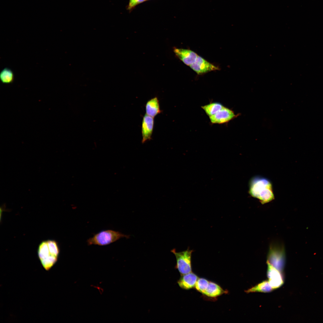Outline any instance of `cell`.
Instances as JSON below:
<instances>
[{"mask_svg":"<svg viewBox=\"0 0 323 323\" xmlns=\"http://www.w3.org/2000/svg\"><path fill=\"white\" fill-rule=\"evenodd\" d=\"M249 193L252 197L258 199L262 204L268 203L275 198L271 182L267 179L259 176H254L250 180Z\"/></svg>","mask_w":323,"mask_h":323,"instance_id":"cell-1","label":"cell"},{"mask_svg":"<svg viewBox=\"0 0 323 323\" xmlns=\"http://www.w3.org/2000/svg\"><path fill=\"white\" fill-rule=\"evenodd\" d=\"M286 261L284 246L282 244L272 243L269 246L266 263L283 273Z\"/></svg>","mask_w":323,"mask_h":323,"instance_id":"cell-2","label":"cell"},{"mask_svg":"<svg viewBox=\"0 0 323 323\" xmlns=\"http://www.w3.org/2000/svg\"><path fill=\"white\" fill-rule=\"evenodd\" d=\"M38 258L44 268L49 270L57 260L59 252L50 246L45 240L42 242L38 249Z\"/></svg>","mask_w":323,"mask_h":323,"instance_id":"cell-3","label":"cell"},{"mask_svg":"<svg viewBox=\"0 0 323 323\" xmlns=\"http://www.w3.org/2000/svg\"><path fill=\"white\" fill-rule=\"evenodd\" d=\"M129 236L112 230L102 231L89 238L87 241L88 245H92L104 246L114 242L123 237Z\"/></svg>","mask_w":323,"mask_h":323,"instance_id":"cell-4","label":"cell"},{"mask_svg":"<svg viewBox=\"0 0 323 323\" xmlns=\"http://www.w3.org/2000/svg\"><path fill=\"white\" fill-rule=\"evenodd\" d=\"M175 255L176 263V268L181 275L192 272L191 255L193 252L188 248L185 251L177 252L175 249L171 250Z\"/></svg>","mask_w":323,"mask_h":323,"instance_id":"cell-5","label":"cell"},{"mask_svg":"<svg viewBox=\"0 0 323 323\" xmlns=\"http://www.w3.org/2000/svg\"><path fill=\"white\" fill-rule=\"evenodd\" d=\"M240 114H235L232 109L224 106L215 114L209 117L211 124H227L237 118Z\"/></svg>","mask_w":323,"mask_h":323,"instance_id":"cell-6","label":"cell"},{"mask_svg":"<svg viewBox=\"0 0 323 323\" xmlns=\"http://www.w3.org/2000/svg\"><path fill=\"white\" fill-rule=\"evenodd\" d=\"M190 67L198 75L219 70V68L198 56L195 62Z\"/></svg>","mask_w":323,"mask_h":323,"instance_id":"cell-7","label":"cell"},{"mask_svg":"<svg viewBox=\"0 0 323 323\" xmlns=\"http://www.w3.org/2000/svg\"><path fill=\"white\" fill-rule=\"evenodd\" d=\"M267 265V275L268 281L273 290L281 287L284 283L282 272L269 263Z\"/></svg>","mask_w":323,"mask_h":323,"instance_id":"cell-8","label":"cell"},{"mask_svg":"<svg viewBox=\"0 0 323 323\" xmlns=\"http://www.w3.org/2000/svg\"><path fill=\"white\" fill-rule=\"evenodd\" d=\"M154 118L146 114L143 117L141 124L142 143L151 139L154 127Z\"/></svg>","mask_w":323,"mask_h":323,"instance_id":"cell-9","label":"cell"},{"mask_svg":"<svg viewBox=\"0 0 323 323\" xmlns=\"http://www.w3.org/2000/svg\"><path fill=\"white\" fill-rule=\"evenodd\" d=\"M176 55L184 64L190 66L196 61L198 55L189 49L174 48Z\"/></svg>","mask_w":323,"mask_h":323,"instance_id":"cell-10","label":"cell"},{"mask_svg":"<svg viewBox=\"0 0 323 323\" xmlns=\"http://www.w3.org/2000/svg\"><path fill=\"white\" fill-rule=\"evenodd\" d=\"M198 279L197 276L192 272L182 275L177 283L181 288L188 290L195 287Z\"/></svg>","mask_w":323,"mask_h":323,"instance_id":"cell-11","label":"cell"},{"mask_svg":"<svg viewBox=\"0 0 323 323\" xmlns=\"http://www.w3.org/2000/svg\"><path fill=\"white\" fill-rule=\"evenodd\" d=\"M227 293V291L224 290L218 284L213 282L209 281L208 287L203 295L208 298H215L223 294Z\"/></svg>","mask_w":323,"mask_h":323,"instance_id":"cell-12","label":"cell"},{"mask_svg":"<svg viewBox=\"0 0 323 323\" xmlns=\"http://www.w3.org/2000/svg\"><path fill=\"white\" fill-rule=\"evenodd\" d=\"M146 114L154 118L161 112L159 101L157 97H155L147 102L145 105Z\"/></svg>","mask_w":323,"mask_h":323,"instance_id":"cell-13","label":"cell"},{"mask_svg":"<svg viewBox=\"0 0 323 323\" xmlns=\"http://www.w3.org/2000/svg\"><path fill=\"white\" fill-rule=\"evenodd\" d=\"M273 290L268 281H264L247 290L245 292L247 293L255 292L268 293L272 292Z\"/></svg>","mask_w":323,"mask_h":323,"instance_id":"cell-14","label":"cell"},{"mask_svg":"<svg viewBox=\"0 0 323 323\" xmlns=\"http://www.w3.org/2000/svg\"><path fill=\"white\" fill-rule=\"evenodd\" d=\"M224 106L220 103L212 102L202 106L201 108L209 117L213 115L221 109Z\"/></svg>","mask_w":323,"mask_h":323,"instance_id":"cell-15","label":"cell"},{"mask_svg":"<svg viewBox=\"0 0 323 323\" xmlns=\"http://www.w3.org/2000/svg\"><path fill=\"white\" fill-rule=\"evenodd\" d=\"M0 78L1 82L3 83H11L14 79L13 73L10 68H4L0 72Z\"/></svg>","mask_w":323,"mask_h":323,"instance_id":"cell-16","label":"cell"},{"mask_svg":"<svg viewBox=\"0 0 323 323\" xmlns=\"http://www.w3.org/2000/svg\"><path fill=\"white\" fill-rule=\"evenodd\" d=\"M209 281L203 278H198L196 284L195 288L198 291L203 294L206 291Z\"/></svg>","mask_w":323,"mask_h":323,"instance_id":"cell-17","label":"cell"},{"mask_svg":"<svg viewBox=\"0 0 323 323\" xmlns=\"http://www.w3.org/2000/svg\"><path fill=\"white\" fill-rule=\"evenodd\" d=\"M147 0H129V3L127 7V10L131 11L136 5L143 2Z\"/></svg>","mask_w":323,"mask_h":323,"instance_id":"cell-18","label":"cell"},{"mask_svg":"<svg viewBox=\"0 0 323 323\" xmlns=\"http://www.w3.org/2000/svg\"></svg>","mask_w":323,"mask_h":323,"instance_id":"cell-19","label":"cell"}]
</instances>
